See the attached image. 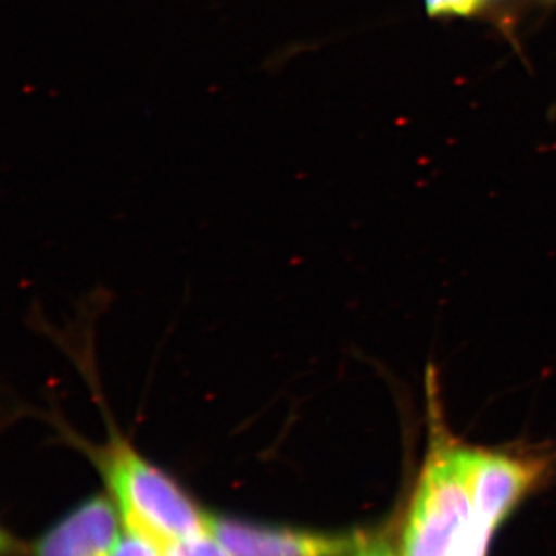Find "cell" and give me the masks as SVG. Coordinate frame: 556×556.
Here are the masks:
<instances>
[{"instance_id":"7","label":"cell","mask_w":556,"mask_h":556,"mask_svg":"<svg viewBox=\"0 0 556 556\" xmlns=\"http://www.w3.org/2000/svg\"><path fill=\"white\" fill-rule=\"evenodd\" d=\"M430 16H471L482 7V0H426Z\"/></svg>"},{"instance_id":"2","label":"cell","mask_w":556,"mask_h":556,"mask_svg":"<svg viewBox=\"0 0 556 556\" xmlns=\"http://www.w3.org/2000/svg\"><path fill=\"white\" fill-rule=\"evenodd\" d=\"M72 441L93 460L126 529L152 538L163 547L207 529L208 515L186 490L115 428L102 445L73 437Z\"/></svg>"},{"instance_id":"4","label":"cell","mask_w":556,"mask_h":556,"mask_svg":"<svg viewBox=\"0 0 556 556\" xmlns=\"http://www.w3.org/2000/svg\"><path fill=\"white\" fill-rule=\"evenodd\" d=\"M123 519L109 496H93L73 508L31 544V556H109Z\"/></svg>"},{"instance_id":"3","label":"cell","mask_w":556,"mask_h":556,"mask_svg":"<svg viewBox=\"0 0 556 556\" xmlns=\"http://www.w3.org/2000/svg\"><path fill=\"white\" fill-rule=\"evenodd\" d=\"M208 529L233 556H346L356 543V535H331L226 517H208Z\"/></svg>"},{"instance_id":"6","label":"cell","mask_w":556,"mask_h":556,"mask_svg":"<svg viewBox=\"0 0 556 556\" xmlns=\"http://www.w3.org/2000/svg\"><path fill=\"white\" fill-rule=\"evenodd\" d=\"M109 556H164V547L152 538L126 529Z\"/></svg>"},{"instance_id":"8","label":"cell","mask_w":556,"mask_h":556,"mask_svg":"<svg viewBox=\"0 0 556 556\" xmlns=\"http://www.w3.org/2000/svg\"><path fill=\"white\" fill-rule=\"evenodd\" d=\"M346 556H396L382 538L356 535V543Z\"/></svg>"},{"instance_id":"1","label":"cell","mask_w":556,"mask_h":556,"mask_svg":"<svg viewBox=\"0 0 556 556\" xmlns=\"http://www.w3.org/2000/svg\"><path fill=\"white\" fill-rule=\"evenodd\" d=\"M430 383V434L402 556H486L497 526L527 495L525 471L500 450L453 437Z\"/></svg>"},{"instance_id":"5","label":"cell","mask_w":556,"mask_h":556,"mask_svg":"<svg viewBox=\"0 0 556 556\" xmlns=\"http://www.w3.org/2000/svg\"><path fill=\"white\" fill-rule=\"evenodd\" d=\"M164 556H233L228 547L212 533V530H201L193 535L179 538L174 543L164 546Z\"/></svg>"}]
</instances>
